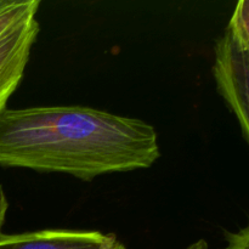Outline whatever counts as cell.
<instances>
[{
  "label": "cell",
  "instance_id": "cell-1",
  "mask_svg": "<svg viewBox=\"0 0 249 249\" xmlns=\"http://www.w3.org/2000/svg\"><path fill=\"white\" fill-rule=\"evenodd\" d=\"M160 157L155 126L87 106L5 108L0 165L58 173L90 181L148 169Z\"/></svg>",
  "mask_w": 249,
  "mask_h": 249
},
{
  "label": "cell",
  "instance_id": "cell-2",
  "mask_svg": "<svg viewBox=\"0 0 249 249\" xmlns=\"http://www.w3.org/2000/svg\"><path fill=\"white\" fill-rule=\"evenodd\" d=\"M212 72L219 95L236 117L249 145V53L228 28L214 45Z\"/></svg>",
  "mask_w": 249,
  "mask_h": 249
},
{
  "label": "cell",
  "instance_id": "cell-3",
  "mask_svg": "<svg viewBox=\"0 0 249 249\" xmlns=\"http://www.w3.org/2000/svg\"><path fill=\"white\" fill-rule=\"evenodd\" d=\"M40 26L36 17L21 22L0 38V113L18 88Z\"/></svg>",
  "mask_w": 249,
  "mask_h": 249
},
{
  "label": "cell",
  "instance_id": "cell-4",
  "mask_svg": "<svg viewBox=\"0 0 249 249\" xmlns=\"http://www.w3.org/2000/svg\"><path fill=\"white\" fill-rule=\"evenodd\" d=\"M109 233L94 230L45 229L0 233V249H104Z\"/></svg>",
  "mask_w": 249,
  "mask_h": 249
},
{
  "label": "cell",
  "instance_id": "cell-5",
  "mask_svg": "<svg viewBox=\"0 0 249 249\" xmlns=\"http://www.w3.org/2000/svg\"><path fill=\"white\" fill-rule=\"evenodd\" d=\"M39 0H0V38L21 22L36 17Z\"/></svg>",
  "mask_w": 249,
  "mask_h": 249
},
{
  "label": "cell",
  "instance_id": "cell-6",
  "mask_svg": "<svg viewBox=\"0 0 249 249\" xmlns=\"http://www.w3.org/2000/svg\"><path fill=\"white\" fill-rule=\"evenodd\" d=\"M226 28L241 48L249 53V0H241L236 4Z\"/></svg>",
  "mask_w": 249,
  "mask_h": 249
},
{
  "label": "cell",
  "instance_id": "cell-7",
  "mask_svg": "<svg viewBox=\"0 0 249 249\" xmlns=\"http://www.w3.org/2000/svg\"><path fill=\"white\" fill-rule=\"evenodd\" d=\"M225 249H249V221L238 231H225Z\"/></svg>",
  "mask_w": 249,
  "mask_h": 249
},
{
  "label": "cell",
  "instance_id": "cell-8",
  "mask_svg": "<svg viewBox=\"0 0 249 249\" xmlns=\"http://www.w3.org/2000/svg\"><path fill=\"white\" fill-rule=\"evenodd\" d=\"M7 209H9V201H7L6 194L4 191V187L0 185V233L2 232V226H4L5 219H6Z\"/></svg>",
  "mask_w": 249,
  "mask_h": 249
}]
</instances>
